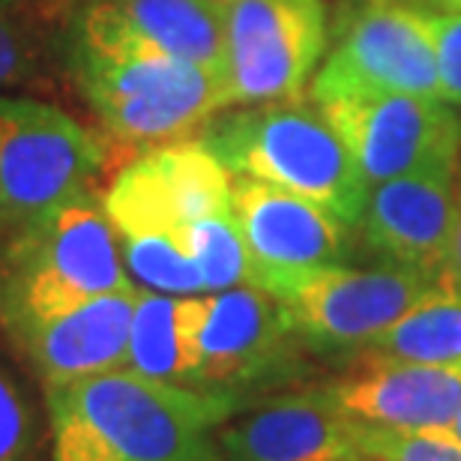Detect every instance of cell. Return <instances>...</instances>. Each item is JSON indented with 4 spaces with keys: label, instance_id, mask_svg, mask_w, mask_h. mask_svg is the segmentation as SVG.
Listing matches in <instances>:
<instances>
[{
    "label": "cell",
    "instance_id": "5",
    "mask_svg": "<svg viewBox=\"0 0 461 461\" xmlns=\"http://www.w3.org/2000/svg\"><path fill=\"white\" fill-rule=\"evenodd\" d=\"M105 165L99 135L67 112L0 96V237L94 192Z\"/></svg>",
    "mask_w": 461,
    "mask_h": 461
},
{
    "label": "cell",
    "instance_id": "7",
    "mask_svg": "<svg viewBox=\"0 0 461 461\" xmlns=\"http://www.w3.org/2000/svg\"><path fill=\"white\" fill-rule=\"evenodd\" d=\"M300 336L273 294L255 285L204 294L195 324L192 390L234 402L240 411L267 386L300 372Z\"/></svg>",
    "mask_w": 461,
    "mask_h": 461
},
{
    "label": "cell",
    "instance_id": "27",
    "mask_svg": "<svg viewBox=\"0 0 461 461\" xmlns=\"http://www.w3.org/2000/svg\"><path fill=\"white\" fill-rule=\"evenodd\" d=\"M438 435H444V438H449V440H456V444L461 447V411L453 417V422L444 429V431H438Z\"/></svg>",
    "mask_w": 461,
    "mask_h": 461
},
{
    "label": "cell",
    "instance_id": "3",
    "mask_svg": "<svg viewBox=\"0 0 461 461\" xmlns=\"http://www.w3.org/2000/svg\"><path fill=\"white\" fill-rule=\"evenodd\" d=\"M195 141L230 177L288 189L357 228L368 183L342 135L312 99L225 108L198 129Z\"/></svg>",
    "mask_w": 461,
    "mask_h": 461
},
{
    "label": "cell",
    "instance_id": "1",
    "mask_svg": "<svg viewBox=\"0 0 461 461\" xmlns=\"http://www.w3.org/2000/svg\"><path fill=\"white\" fill-rule=\"evenodd\" d=\"M49 461H225L219 429L240 408L129 368L45 390Z\"/></svg>",
    "mask_w": 461,
    "mask_h": 461
},
{
    "label": "cell",
    "instance_id": "9",
    "mask_svg": "<svg viewBox=\"0 0 461 461\" xmlns=\"http://www.w3.org/2000/svg\"><path fill=\"white\" fill-rule=\"evenodd\" d=\"M225 108L297 99L327 45L321 0H228Z\"/></svg>",
    "mask_w": 461,
    "mask_h": 461
},
{
    "label": "cell",
    "instance_id": "17",
    "mask_svg": "<svg viewBox=\"0 0 461 461\" xmlns=\"http://www.w3.org/2000/svg\"><path fill=\"white\" fill-rule=\"evenodd\" d=\"M117 22L171 58L198 63L222 78L225 6L219 0H105Z\"/></svg>",
    "mask_w": 461,
    "mask_h": 461
},
{
    "label": "cell",
    "instance_id": "10",
    "mask_svg": "<svg viewBox=\"0 0 461 461\" xmlns=\"http://www.w3.org/2000/svg\"><path fill=\"white\" fill-rule=\"evenodd\" d=\"M103 204L120 237H177L201 219L230 213V174L198 141L150 147L120 168Z\"/></svg>",
    "mask_w": 461,
    "mask_h": 461
},
{
    "label": "cell",
    "instance_id": "4",
    "mask_svg": "<svg viewBox=\"0 0 461 461\" xmlns=\"http://www.w3.org/2000/svg\"><path fill=\"white\" fill-rule=\"evenodd\" d=\"M129 288L135 282L123 267L117 228L96 189L0 237L4 339L87 300Z\"/></svg>",
    "mask_w": 461,
    "mask_h": 461
},
{
    "label": "cell",
    "instance_id": "16",
    "mask_svg": "<svg viewBox=\"0 0 461 461\" xmlns=\"http://www.w3.org/2000/svg\"><path fill=\"white\" fill-rule=\"evenodd\" d=\"M357 422L444 431L461 411V366L357 357L345 375L318 384Z\"/></svg>",
    "mask_w": 461,
    "mask_h": 461
},
{
    "label": "cell",
    "instance_id": "26",
    "mask_svg": "<svg viewBox=\"0 0 461 461\" xmlns=\"http://www.w3.org/2000/svg\"><path fill=\"white\" fill-rule=\"evenodd\" d=\"M449 273L461 282V195H458V216L453 230V249H449Z\"/></svg>",
    "mask_w": 461,
    "mask_h": 461
},
{
    "label": "cell",
    "instance_id": "12",
    "mask_svg": "<svg viewBox=\"0 0 461 461\" xmlns=\"http://www.w3.org/2000/svg\"><path fill=\"white\" fill-rule=\"evenodd\" d=\"M318 85L438 96V60L420 9L368 0L348 18Z\"/></svg>",
    "mask_w": 461,
    "mask_h": 461
},
{
    "label": "cell",
    "instance_id": "25",
    "mask_svg": "<svg viewBox=\"0 0 461 461\" xmlns=\"http://www.w3.org/2000/svg\"><path fill=\"white\" fill-rule=\"evenodd\" d=\"M438 60V87L447 105H461V13L420 9Z\"/></svg>",
    "mask_w": 461,
    "mask_h": 461
},
{
    "label": "cell",
    "instance_id": "22",
    "mask_svg": "<svg viewBox=\"0 0 461 461\" xmlns=\"http://www.w3.org/2000/svg\"><path fill=\"white\" fill-rule=\"evenodd\" d=\"M0 461H49V413L0 366Z\"/></svg>",
    "mask_w": 461,
    "mask_h": 461
},
{
    "label": "cell",
    "instance_id": "23",
    "mask_svg": "<svg viewBox=\"0 0 461 461\" xmlns=\"http://www.w3.org/2000/svg\"><path fill=\"white\" fill-rule=\"evenodd\" d=\"M357 444L366 461H461V447L438 431L357 422Z\"/></svg>",
    "mask_w": 461,
    "mask_h": 461
},
{
    "label": "cell",
    "instance_id": "18",
    "mask_svg": "<svg viewBox=\"0 0 461 461\" xmlns=\"http://www.w3.org/2000/svg\"><path fill=\"white\" fill-rule=\"evenodd\" d=\"M198 306L201 297H171L138 288L126 354L129 372L192 390Z\"/></svg>",
    "mask_w": 461,
    "mask_h": 461
},
{
    "label": "cell",
    "instance_id": "20",
    "mask_svg": "<svg viewBox=\"0 0 461 461\" xmlns=\"http://www.w3.org/2000/svg\"><path fill=\"white\" fill-rule=\"evenodd\" d=\"M174 240L198 264L207 294L252 285V255H249L243 230H240L234 213L201 219V222L183 228Z\"/></svg>",
    "mask_w": 461,
    "mask_h": 461
},
{
    "label": "cell",
    "instance_id": "2",
    "mask_svg": "<svg viewBox=\"0 0 461 461\" xmlns=\"http://www.w3.org/2000/svg\"><path fill=\"white\" fill-rule=\"evenodd\" d=\"M69 69L108 135L126 144L189 141L225 112L222 78L171 58L132 36L105 0H94L69 24Z\"/></svg>",
    "mask_w": 461,
    "mask_h": 461
},
{
    "label": "cell",
    "instance_id": "24",
    "mask_svg": "<svg viewBox=\"0 0 461 461\" xmlns=\"http://www.w3.org/2000/svg\"><path fill=\"white\" fill-rule=\"evenodd\" d=\"M40 72V40L24 0H0V90L27 85Z\"/></svg>",
    "mask_w": 461,
    "mask_h": 461
},
{
    "label": "cell",
    "instance_id": "21",
    "mask_svg": "<svg viewBox=\"0 0 461 461\" xmlns=\"http://www.w3.org/2000/svg\"><path fill=\"white\" fill-rule=\"evenodd\" d=\"M120 255L135 288L171 294V297H198L204 291L198 264L168 234L120 237Z\"/></svg>",
    "mask_w": 461,
    "mask_h": 461
},
{
    "label": "cell",
    "instance_id": "8",
    "mask_svg": "<svg viewBox=\"0 0 461 461\" xmlns=\"http://www.w3.org/2000/svg\"><path fill=\"white\" fill-rule=\"evenodd\" d=\"M440 279L444 276L390 261L366 270L339 264L297 276L273 297L288 312L294 333L306 348L321 354H359L435 291Z\"/></svg>",
    "mask_w": 461,
    "mask_h": 461
},
{
    "label": "cell",
    "instance_id": "13",
    "mask_svg": "<svg viewBox=\"0 0 461 461\" xmlns=\"http://www.w3.org/2000/svg\"><path fill=\"white\" fill-rule=\"evenodd\" d=\"M458 171L404 174L368 186L359 234L375 255L390 264L444 276L458 216Z\"/></svg>",
    "mask_w": 461,
    "mask_h": 461
},
{
    "label": "cell",
    "instance_id": "6",
    "mask_svg": "<svg viewBox=\"0 0 461 461\" xmlns=\"http://www.w3.org/2000/svg\"><path fill=\"white\" fill-rule=\"evenodd\" d=\"M309 99L342 135L368 186L404 174L458 171L461 120L444 99L318 81Z\"/></svg>",
    "mask_w": 461,
    "mask_h": 461
},
{
    "label": "cell",
    "instance_id": "15",
    "mask_svg": "<svg viewBox=\"0 0 461 461\" xmlns=\"http://www.w3.org/2000/svg\"><path fill=\"white\" fill-rule=\"evenodd\" d=\"M138 288L105 294L6 336L42 390L126 368Z\"/></svg>",
    "mask_w": 461,
    "mask_h": 461
},
{
    "label": "cell",
    "instance_id": "14",
    "mask_svg": "<svg viewBox=\"0 0 461 461\" xmlns=\"http://www.w3.org/2000/svg\"><path fill=\"white\" fill-rule=\"evenodd\" d=\"M225 461H366L357 420L321 386L249 404L219 429Z\"/></svg>",
    "mask_w": 461,
    "mask_h": 461
},
{
    "label": "cell",
    "instance_id": "11",
    "mask_svg": "<svg viewBox=\"0 0 461 461\" xmlns=\"http://www.w3.org/2000/svg\"><path fill=\"white\" fill-rule=\"evenodd\" d=\"M230 213L252 255V285L267 294L321 267L348 264L354 252V225L270 183L230 177Z\"/></svg>",
    "mask_w": 461,
    "mask_h": 461
},
{
    "label": "cell",
    "instance_id": "28",
    "mask_svg": "<svg viewBox=\"0 0 461 461\" xmlns=\"http://www.w3.org/2000/svg\"><path fill=\"white\" fill-rule=\"evenodd\" d=\"M438 4H447V6H456V9H461V0H438Z\"/></svg>",
    "mask_w": 461,
    "mask_h": 461
},
{
    "label": "cell",
    "instance_id": "29",
    "mask_svg": "<svg viewBox=\"0 0 461 461\" xmlns=\"http://www.w3.org/2000/svg\"><path fill=\"white\" fill-rule=\"evenodd\" d=\"M219 4H228V0H219Z\"/></svg>",
    "mask_w": 461,
    "mask_h": 461
},
{
    "label": "cell",
    "instance_id": "19",
    "mask_svg": "<svg viewBox=\"0 0 461 461\" xmlns=\"http://www.w3.org/2000/svg\"><path fill=\"white\" fill-rule=\"evenodd\" d=\"M357 357L402 359L426 366H461V282L444 273L408 315H402Z\"/></svg>",
    "mask_w": 461,
    "mask_h": 461
}]
</instances>
